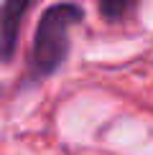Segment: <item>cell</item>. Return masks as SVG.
Listing matches in <instances>:
<instances>
[{"instance_id":"cell-1","label":"cell","mask_w":153,"mask_h":155,"mask_svg":"<svg viewBox=\"0 0 153 155\" xmlns=\"http://www.w3.org/2000/svg\"><path fill=\"white\" fill-rule=\"evenodd\" d=\"M84 18V10L76 3H56L41 13L31 43V81H41L64 66L72 46V28Z\"/></svg>"},{"instance_id":"cell-2","label":"cell","mask_w":153,"mask_h":155,"mask_svg":"<svg viewBox=\"0 0 153 155\" xmlns=\"http://www.w3.org/2000/svg\"><path fill=\"white\" fill-rule=\"evenodd\" d=\"M36 0H5L3 3V59L10 61L15 54L18 33H21L23 18L33 8Z\"/></svg>"},{"instance_id":"cell-3","label":"cell","mask_w":153,"mask_h":155,"mask_svg":"<svg viewBox=\"0 0 153 155\" xmlns=\"http://www.w3.org/2000/svg\"><path fill=\"white\" fill-rule=\"evenodd\" d=\"M138 0H100V15L107 23H123L135 10Z\"/></svg>"}]
</instances>
